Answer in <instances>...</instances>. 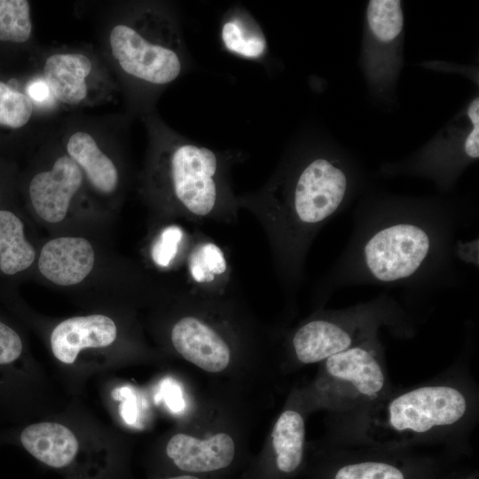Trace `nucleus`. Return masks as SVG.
Masks as SVG:
<instances>
[{
  "mask_svg": "<svg viewBox=\"0 0 479 479\" xmlns=\"http://www.w3.org/2000/svg\"><path fill=\"white\" fill-rule=\"evenodd\" d=\"M350 188L340 159L318 154L299 164L280 184L266 220L279 247L297 259L314 233L344 204Z\"/></svg>",
  "mask_w": 479,
  "mask_h": 479,
  "instance_id": "f257e3e1",
  "label": "nucleus"
},
{
  "mask_svg": "<svg viewBox=\"0 0 479 479\" xmlns=\"http://www.w3.org/2000/svg\"><path fill=\"white\" fill-rule=\"evenodd\" d=\"M468 395L450 383L425 384L385 396L363 412L362 431L371 443L397 446L449 430L467 417Z\"/></svg>",
  "mask_w": 479,
  "mask_h": 479,
  "instance_id": "f03ea898",
  "label": "nucleus"
},
{
  "mask_svg": "<svg viewBox=\"0 0 479 479\" xmlns=\"http://www.w3.org/2000/svg\"><path fill=\"white\" fill-rule=\"evenodd\" d=\"M319 404L338 412H363L389 394L377 337L323 361L316 382Z\"/></svg>",
  "mask_w": 479,
  "mask_h": 479,
  "instance_id": "7ed1b4c3",
  "label": "nucleus"
},
{
  "mask_svg": "<svg viewBox=\"0 0 479 479\" xmlns=\"http://www.w3.org/2000/svg\"><path fill=\"white\" fill-rule=\"evenodd\" d=\"M436 238L426 224L400 219L378 226L365 239L357 255L362 276L371 281L407 280L428 263Z\"/></svg>",
  "mask_w": 479,
  "mask_h": 479,
  "instance_id": "20e7f679",
  "label": "nucleus"
},
{
  "mask_svg": "<svg viewBox=\"0 0 479 479\" xmlns=\"http://www.w3.org/2000/svg\"><path fill=\"white\" fill-rule=\"evenodd\" d=\"M385 311L383 305L377 302L307 321L292 337L296 359L302 364L323 362L334 354L376 337Z\"/></svg>",
  "mask_w": 479,
  "mask_h": 479,
  "instance_id": "39448f33",
  "label": "nucleus"
},
{
  "mask_svg": "<svg viewBox=\"0 0 479 479\" xmlns=\"http://www.w3.org/2000/svg\"><path fill=\"white\" fill-rule=\"evenodd\" d=\"M109 50L128 75L151 84L164 85L176 80L182 61L175 43L151 32L144 20L118 22L108 35Z\"/></svg>",
  "mask_w": 479,
  "mask_h": 479,
  "instance_id": "423d86ee",
  "label": "nucleus"
},
{
  "mask_svg": "<svg viewBox=\"0 0 479 479\" xmlns=\"http://www.w3.org/2000/svg\"><path fill=\"white\" fill-rule=\"evenodd\" d=\"M404 17L398 0L367 3L362 41V68L375 94L389 91L403 64Z\"/></svg>",
  "mask_w": 479,
  "mask_h": 479,
  "instance_id": "0eeeda50",
  "label": "nucleus"
},
{
  "mask_svg": "<svg viewBox=\"0 0 479 479\" xmlns=\"http://www.w3.org/2000/svg\"><path fill=\"white\" fill-rule=\"evenodd\" d=\"M478 156L479 98L476 96L411 161L408 169L447 186Z\"/></svg>",
  "mask_w": 479,
  "mask_h": 479,
  "instance_id": "6e6552de",
  "label": "nucleus"
},
{
  "mask_svg": "<svg viewBox=\"0 0 479 479\" xmlns=\"http://www.w3.org/2000/svg\"><path fill=\"white\" fill-rule=\"evenodd\" d=\"M216 153L203 146L180 144L169 153L168 176L177 203L193 218L209 217L218 207Z\"/></svg>",
  "mask_w": 479,
  "mask_h": 479,
  "instance_id": "1a4fd4ad",
  "label": "nucleus"
},
{
  "mask_svg": "<svg viewBox=\"0 0 479 479\" xmlns=\"http://www.w3.org/2000/svg\"><path fill=\"white\" fill-rule=\"evenodd\" d=\"M82 181L77 164L67 153L60 155L50 169L36 173L29 182L28 196L35 212L48 223L61 222Z\"/></svg>",
  "mask_w": 479,
  "mask_h": 479,
  "instance_id": "9d476101",
  "label": "nucleus"
},
{
  "mask_svg": "<svg viewBox=\"0 0 479 479\" xmlns=\"http://www.w3.org/2000/svg\"><path fill=\"white\" fill-rule=\"evenodd\" d=\"M96 65L82 51H59L49 55L43 66V79L50 95L66 106L89 105L95 90Z\"/></svg>",
  "mask_w": 479,
  "mask_h": 479,
  "instance_id": "9b49d317",
  "label": "nucleus"
},
{
  "mask_svg": "<svg viewBox=\"0 0 479 479\" xmlns=\"http://www.w3.org/2000/svg\"><path fill=\"white\" fill-rule=\"evenodd\" d=\"M236 445L226 433L200 439L178 433L167 444L166 455L180 474L209 476L230 468L236 459Z\"/></svg>",
  "mask_w": 479,
  "mask_h": 479,
  "instance_id": "f8f14e48",
  "label": "nucleus"
},
{
  "mask_svg": "<svg viewBox=\"0 0 479 479\" xmlns=\"http://www.w3.org/2000/svg\"><path fill=\"white\" fill-rule=\"evenodd\" d=\"M175 349L195 366L213 373L225 370L231 363L232 351L221 334L203 320L186 316L171 330Z\"/></svg>",
  "mask_w": 479,
  "mask_h": 479,
  "instance_id": "ddd939ff",
  "label": "nucleus"
},
{
  "mask_svg": "<svg viewBox=\"0 0 479 479\" xmlns=\"http://www.w3.org/2000/svg\"><path fill=\"white\" fill-rule=\"evenodd\" d=\"M94 262V250L86 239L59 237L43 247L38 268L50 281L59 286H72L90 273Z\"/></svg>",
  "mask_w": 479,
  "mask_h": 479,
  "instance_id": "4468645a",
  "label": "nucleus"
},
{
  "mask_svg": "<svg viewBox=\"0 0 479 479\" xmlns=\"http://www.w3.org/2000/svg\"><path fill=\"white\" fill-rule=\"evenodd\" d=\"M116 335V326L107 316L75 317L62 321L53 329L51 347L57 359L72 364L82 349L106 347L114 342Z\"/></svg>",
  "mask_w": 479,
  "mask_h": 479,
  "instance_id": "2eb2a0df",
  "label": "nucleus"
},
{
  "mask_svg": "<svg viewBox=\"0 0 479 479\" xmlns=\"http://www.w3.org/2000/svg\"><path fill=\"white\" fill-rule=\"evenodd\" d=\"M305 453V423L302 415L287 409L278 418L271 432V459L262 467L263 479H282L295 475Z\"/></svg>",
  "mask_w": 479,
  "mask_h": 479,
  "instance_id": "dca6fc26",
  "label": "nucleus"
},
{
  "mask_svg": "<svg viewBox=\"0 0 479 479\" xmlns=\"http://www.w3.org/2000/svg\"><path fill=\"white\" fill-rule=\"evenodd\" d=\"M65 147L67 154L77 164L96 191L111 194L117 189V167L103 151L97 137L88 130H76L67 137Z\"/></svg>",
  "mask_w": 479,
  "mask_h": 479,
  "instance_id": "f3484780",
  "label": "nucleus"
},
{
  "mask_svg": "<svg viewBox=\"0 0 479 479\" xmlns=\"http://www.w3.org/2000/svg\"><path fill=\"white\" fill-rule=\"evenodd\" d=\"M23 447L49 467L68 466L76 457L78 441L67 427L55 422L27 426L20 434Z\"/></svg>",
  "mask_w": 479,
  "mask_h": 479,
  "instance_id": "a211bd4d",
  "label": "nucleus"
},
{
  "mask_svg": "<svg viewBox=\"0 0 479 479\" xmlns=\"http://www.w3.org/2000/svg\"><path fill=\"white\" fill-rule=\"evenodd\" d=\"M221 37L227 50L246 58H259L267 48L261 28L250 18L244 16L227 20L222 27Z\"/></svg>",
  "mask_w": 479,
  "mask_h": 479,
  "instance_id": "6ab92c4d",
  "label": "nucleus"
},
{
  "mask_svg": "<svg viewBox=\"0 0 479 479\" xmlns=\"http://www.w3.org/2000/svg\"><path fill=\"white\" fill-rule=\"evenodd\" d=\"M35 102L27 90L0 78V129L19 130L32 120Z\"/></svg>",
  "mask_w": 479,
  "mask_h": 479,
  "instance_id": "aec40b11",
  "label": "nucleus"
},
{
  "mask_svg": "<svg viewBox=\"0 0 479 479\" xmlns=\"http://www.w3.org/2000/svg\"><path fill=\"white\" fill-rule=\"evenodd\" d=\"M31 5L27 0H0V43L23 44L32 36Z\"/></svg>",
  "mask_w": 479,
  "mask_h": 479,
  "instance_id": "412c9836",
  "label": "nucleus"
},
{
  "mask_svg": "<svg viewBox=\"0 0 479 479\" xmlns=\"http://www.w3.org/2000/svg\"><path fill=\"white\" fill-rule=\"evenodd\" d=\"M227 270L224 251L210 241L196 245L189 256L188 271L192 279L200 285H208L223 277Z\"/></svg>",
  "mask_w": 479,
  "mask_h": 479,
  "instance_id": "4be33fe9",
  "label": "nucleus"
},
{
  "mask_svg": "<svg viewBox=\"0 0 479 479\" xmlns=\"http://www.w3.org/2000/svg\"><path fill=\"white\" fill-rule=\"evenodd\" d=\"M330 479H411V475L397 462L365 459L338 467Z\"/></svg>",
  "mask_w": 479,
  "mask_h": 479,
  "instance_id": "5701e85b",
  "label": "nucleus"
},
{
  "mask_svg": "<svg viewBox=\"0 0 479 479\" xmlns=\"http://www.w3.org/2000/svg\"><path fill=\"white\" fill-rule=\"evenodd\" d=\"M184 239V231L177 225L164 228L154 240L151 255L160 267H169L176 259Z\"/></svg>",
  "mask_w": 479,
  "mask_h": 479,
  "instance_id": "b1692460",
  "label": "nucleus"
},
{
  "mask_svg": "<svg viewBox=\"0 0 479 479\" xmlns=\"http://www.w3.org/2000/svg\"><path fill=\"white\" fill-rule=\"evenodd\" d=\"M22 341L12 327L0 321V365L17 359L22 352Z\"/></svg>",
  "mask_w": 479,
  "mask_h": 479,
  "instance_id": "393cba45",
  "label": "nucleus"
},
{
  "mask_svg": "<svg viewBox=\"0 0 479 479\" xmlns=\"http://www.w3.org/2000/svg\"><path fill=\"white\" fill-rule=\"evenodd\" d=\"M118 392H120L117 394L118 397H121L118 398L123 399L119 409L120 414L126 423L132 424L135 422L137 417L134 396L131 395V391L127 388H122Z\"/></svg>",
  "mask_w": 479,
  "mask_h": 479,
  "instance_id": "a878e982",
  "label": "nucleus"
},
{
  "mask_svg": "<svg viewBox=\"0 0 479 479\" xmlns=\"http://www.w3.org/2000/svg\"><path fill=\"white\" fill-rule=\"evenodd\" d=\"M167 390H165V398L167 400L168 405L172 410H179L182 407V400L181 397H175V396H180L179 394L177 395V392H178V389H176L175 387L171 385H168L166 387Z\"/></svg>",
  "mask_w": 479,
  "mask_h": 479,
  "instance_id": "bb28decb",
  "label": "nucleus"
},
{
  "mask_svg": "<svg viewBox=\"0 0 479 479\" xmlns=\"http://www.w3.org/2000/svg\"><path fill=\"white\" fill-rule=\"evenodd\" d=\"M164 479H210V478H208V476H199V475H189V474H178V475L166 477Z\"/></svg>",
  "mask_w": 479,
  "mask_h": 479,
  "instance_id": "cd10ccee",
  "label": "nucleus"
}]
</instances>
